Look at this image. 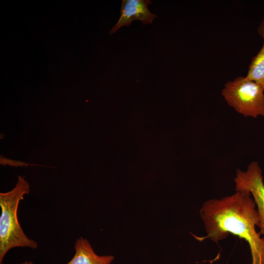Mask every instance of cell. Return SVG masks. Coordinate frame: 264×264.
<instances>
[{"label":"cell","instance_id":"8","mask_svg":"<svg viewBox=\"0 0 264 264\" xmlns=\"http://www.w3.org/2000/svg\"><path fill=\"white\" fill-rule=\"evenodd\" d=\"M0 164L2 165H8L9 166L16 167H19V166H21V167L25 166L26 167L29 165L40 166V165L29 164L27 162H25L23 161L16 160H13V159H9L8 158H6L3 156L1 154L0 156Z\"/></svg>","mask_w":264,"mask_h":264},{"label":"cell","instance_id":"3","mask_svg":"<svg viewBox=\"0 0 264 264\" xmlns=\"http://www.w3.org/2000/svg\"><path fill=\"white\" fill-rule=\"evenodd\" d=\"M221 94L229 106L244 116H264V89L245 76L228 81Z\"/></svg>","mask_w":264,"mask_h":264},{"label":"cell","instance_id":"1","mask_svg":"<svg viewBox=\"0 0 264 264\" xmlns=\"http://www.w3.org/2000/svg\"><path fill=\"white\" fill-rule=\"evenodd\" d=\"M256 207L250 194L239 191L221 199L206 201L199 213L207 235L198 240L209 238L218 242L229 233L233 234L248 243L251 264H264V237L256 230L260 222Z\"/></svg>","mask_w":264,"mask_h":264},{"label":"cell","instance_id":"9","mask_svg":"<svg viewBox=\"0 0 264 264\" xmlns=\"http://www.w3.org/2000/svg\"><path fill=\"white\" fill-rule=\"evenodd\" d=\"M258 33L260 36L264 34V17L263 18L261 22H260L258 28Z\"/></svg>","mask_w":264,"mask_h":264},{"label":"cell","instance_id":"10","mask_svg":"<svg viewBox=\"0 0 264 264\" xmlns=\"http://www.w3.org/2000/svg\"><path fill=\"white\" fill-rule=\"evenodd\" d=\"M20 264H34L32 261H24L23 263H21Z\"/></svg>","mask_w":264,"mask_h":264},{"label":"cell","instance_id":"2","mask_svg":"<svg viewBox=\"0 0 264 264\" xmlns=\"http://www.w3.org/2000/svg\"><path fill=\"white\" fill-rule=\"evenodd\" d=\"M30 185L24 176H19L15 187L6 193H0V264L4 256L13 248L29 247L33 249L38 243L28 238L18 220V209L20 201L30 193Z\"/></svg>","mask_w":264,"mask_h":264},{"label":"cell","instance_id":"6","mask_svg":"<svg viewBox=\"0 0 264 264\" xmlns=\"http://www.w3.org/2000/svg\"><path fill=\"white\" fill-rule=\"evenodd\" d=\"M74 249V256L66 264H110L114 260L112 255H97L88 240L82 237L76 240Z\"/></svg>","mask_w":264,"mask_h":264},{"label":"cell","instance_id":"4","mask_svg":"<svg viewBox=\"0 0 264 264\" xmlns=\"http://www.w3.org/2000/svg\"><path fill=\"white\" fill-rule=\"evenodd\" d=\"M234 181L236 191L252 195L259 216L260 232L264 237V183L259 163L253 161L246 171L237 170Z\"/></svg>","mask_w":264,"mask_h":264},{"label":"cell","instance_id":"5","mask_svg":"<svg viewBox=\"0 0 264 264\" xmlns=\"http://www.w3.org/2000/svg\"><path fill=\"white\" fill-rule=\"evenodd\" d=\"M151 3L149 0H122L120 18L109 34H113L123 26L131 25L135 20H139L143 24H152L157 15L151 13L148 9Z\"/></svg>","mask_w":264,"mask_h":264},{"label":"cell","instance_id":"7","mask_svg":"<svg viewBox=\"0 0 264 264\" xmlns=\"http://www.w3.org/2000/svg\"><path fill=\"white\" fill-rule=\"evenodd\" d=\"M261 36L263 39L262 46L252 58L245 77L260 85L264 89V34Z\"/></svg>","mask_w":264,"mask_h":264}]
</instances>
